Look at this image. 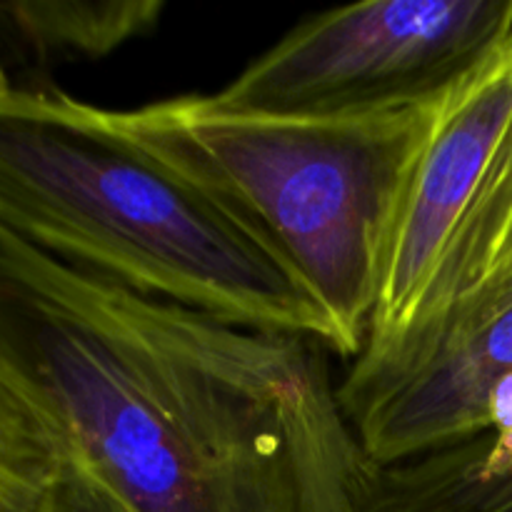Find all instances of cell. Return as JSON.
I'll list each match as a JSON object with an SVG mask.
<instances>
[{
    "label": "cell",
    "mask_w": 512,
    "mask_h": 512,
    "mask_svg": "<svg viewBox=\"0 0 512 512\" xmlns=\"http://www.w3.org/2000/svg\"><path fill=\"white\" fill-rule=\"evenodd\" d=\"M363 512H512V435H475L378 468Z\"/></svg>",
    "instance_id": "52a82bcc"
},
{
    "label": "cell",
    "mask_w": 512,
    "mask_h": 512,
    "mask_svg": "<svg viewBox=\"0 0 512 512\" xmlns=\"http://www.w3.org/2000/svg\"><path fill=\"white\" fill-rule=\"evenodd\" d=\"M10 90H13V85H10L8 75H5L3 65H0V95H3V93H10Z\"/></svg>",
    "instance_id": "8fae6325"
},
{
    "label": "cell",
    "mask_w": 512,
    "mask_h": 512,
    "mask_svg": "<svg viewBox=\"0 0 512 512\" xmlns=\"http://www.w3.org/2000/svg\"><path fill=\"white\" fill-rule=\"evenodd\" d=\"M510 118L512 33L453 90L410 185L368 335L398 323L423 288Z\"/></svg>",
    "instance_id": "8992f818"
},
{
    "label": "cell",
    "mask_w": 512,
    "mask_h": 512,
    "mask_svg": "<svg viewBox=\"0 0 512 512\" xmlns=\"http://www.w3.org/2000/svg\"><path fill=\"white\" fill-rule=\"evenodd\" d=\"M0 228L133 293L315 338L353 360L340 325L268 238L60 90L0 95Z\"/></svg>",
    "instance_id": "7a4b0ae2"
},
{
    "label": "cell",
    "mask_w": 512,
    "mask_h": 512,
    "mask_svg": "<svg viewBox=\"0 0 512 512\" xmlns=\"http://www.w3.org/2000/svg\"><path fill=\"white\" fill-rule=\"evenodd\" d=\"M33 512H130L70 453L63 450V468Z\"/></svg>",
    "instance_id": "30bf717a"
},
{
    "label": "cell",
    "mask_w": 512,
    "mask_h": 512,
    "mask_svg": "<svg viewBox=\"0 0 512 512\" xmlns=\"http://www.w3.org/2000/svg\"><path fill=\"white\" fill-rule=\"evenodd\" d=\"M333 350L155 300L0 228V358L130 512H363Z\"/></svg>",
    "instance_id": "6da1fadb"
},
{
    "label": "cell",
    "mask_w": 512,
    "mask_h": 512,
    "mask_svg": "<svg viewBox=\"0 0 512 512\" xmlns=\"http://www.w3.org/2000/svg\"><path fill=\"white\" fill-rule=\"evenodd\" d=\"M163 0H20L0 3V18L43 60H100L150 35Z\"/></svg>",
    "instance_id": "ba28073f"
},
{
    "label": "cell",
    "mask_w": 512,
    "mask_h": 512,
    "mask_svg": "<svg viewBox=\"0 0 512 512\" xmlns=\"http://www.w3.org/2000/svg\"><path fill=\"white\" fill-rule=\"evenodd\" d=\"M338 398L378 468L512 435V118L423 288L365 335Z\"/></svg>",
    "instance_id": "277c9868"
},
{
    "label": "cell",
    "mask_w": 512,
    "mask_h": 512,
    "mask_svg": "<svg viewBox=\"0 0 512 512\" xmlns=\"http://www.w3.org/2000/svg\"><path fill=\"white\" fill-rule=\"evenodd\" d=\"M453 90L345 118L248 113L198 93L125 110L90 105V115L268 238L328 308L355 358L383 295L410 185Z\"/></svg>",
    "instance_id": "3957f363"
},
{
    "label": "cell",
    "mask_w": 512,
    "mask_h": 512,
    "mask_svg": "<svg viewBox=\"0 0 512 512\" xmlns=\"http://www.w3.org/2000/svg\"><path fill=\"white\" fill-rule=\"evenodd\" d=\"M512 33V0H373L313 15L245 65L225 108L345 118L423 105Z\"/></svg>",
    "instance_id": "5b68a950"
},
{
    "label": "cell",
    "mask_w": 512,
    "mask_h": 512,
    "mask_svg": "<svg viewBox=\"0 0 512 512\" xmlns=\"http://www.w3.org/2000/svg\"><path fill=\"white\" fill-rule=\"evenodd\" d=\"M63 468V445L0 358V512H33Z\"/></svg>",
    "instance_id": "9c48e42d"
}]
</instances>
